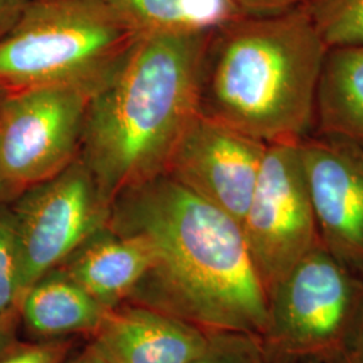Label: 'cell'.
Segmentation results:
<instances>
[{
	"label": "cell",
	"mask_w": 363,
	"mask_h": 363,
	"mask_svg": "<svg viewBox=\"0 0 363 363\" xmlns=\"http://www.w3.org/2000/svg\"><path fill=\"white\" fill-rule=\"evenodd\" d=\"M108 225L154 255L128 303L208 333L264 337L268 295L238 220L163 174L117 194Z\"/></svg>",
	"instance_id": "obj_1"
},
{
	"label": "cell",
	"mask_w": 363,
	"mask_h": 363,
	"mask_svg": "<svg viewBox=\"0 0 363 363\" xmlns=\"http://www.w3.org/2000/svg\"><path fill=\"white\" fill-rule=\"evenodd\" d=\"M213 31L139 37L116 73L91 94L78 157L111 203L123 190L166 174L199 113Z\"/></svg>",
	"instance_id": "obj_2"
},
{
	"label": "cell",
	"mask_w": 363,
	"mask_h": 363,
	"mask_svg": "<svg viewBox=\"0 0 363 363\" xmlns=\"http://www.w3.org/2000/svg\"><path fill=\"white\" fill-rule=\"evenodd\" d=\"M328 50L304 7L229 21L208 40L199 112L262 143H298Z\"/></svg>",
	"instance_id": "obj_3"
},
{
	"label": "cell",
	"mask_w": 363,
	"mask_h": 363,
	"mask_svg": "<svg viewBox=\"0 0 363 363\" xmlns=\"http://www.w3.org/2000/svg\"><path fill=\"white\" fill-rule=\"evenodd\" d=\"M139 37L112 0H28L0 39V88L66 85L93 94Z\"/></svg>",
	"instance_id": "obj_4"
},
{
	"label": "cell",
	"mask_w": 363,
	"mask_h": 363,
	"mask_svg": "<svg viewBox=\"0 0 363 363\" xmlns=\"http://www.w3.org/2000/svg\"><path fill=\"white\" fill-rule=\"evenodd\" d=\"M362 310V277L315 247L268 291V361H339Z\"/></svg>",
	"instance_id": "obj_5"
},
{
	"label": "cell",
	"mask_w": 363,
	"mask_h": 363,
	"mask_svg": "<svg viewBox=\"0 0 363 363\" xmlns=\"http://www.w3.org/2000/svg\"><path fill=\"white\" fill-rule=\"evenodd\" d=\"M111 205L79 157L13 198L10 206L22 259V296L39 277L104 229Z\"/></svg>",
	"instance_id": "obj_6"
},
{
	"label": "cell",
	"mask_w": 363,
	"mask_h": 363,
	"mask_svg": "<svg viewBox=\"0 0 363 363\" xmlns=\"http://www.w3.org/2000/svg\"><path fill=\"white\" fill-rule=\"evenodd\" d=\"M91 91L46 85L0 101V163L15 194L46 181L78 156Z\"/></svg>",
	"instance_id": "obj_7"
},
{
	"label": "cell",
	"mask_w": 363,
	"mask_h": 363,
	"mask_svg": "<svg viewBox=\"0 0 363 363\" xmlns=\"http://www.w3.org/2000/svg\"><path fill=\"white\" fill-rule=\"evenodd\" d=\"M298 143L268 144L241 222L267 295L300 259L322 245Z\"/></svg>",
	"instance_id": "obj_8"
},
{
	"label": "cell",
	"mask_w": 363,
	"mask_h": 363,
	"mask_svg": "<svg viewBox=\"0 0 363 363\" xmlns=\"http://www.w3.org/2000/svg\"><path fill=\"white\" fill-rule=\"evenodd\" d=\"M267 147L199 112L177 144L166 175L241 223Z\"/></svg>",
	"instance_id": "obj_9"
},
{
	"label": "cell",
	"mask_w": 363,
	"mask_h": 363,
	"mask_svg": "<svg viewBox=\"0 0 363 363\" xmlns=\"http://www.w3.org/2000/svg\"><path fill=\"white\" fill-rule=\"evenodd\" d=\"M322 245L363 279V150L335 139L298 143Z\"/></svg>",
	"instance_id": "obj_10"
},
{
	"label": "cell",
	"mask_w": 363,
	"mask_h": 363,
	"mask_svg": "<svg viewBox=\"0 0 363 363\" xmlns=\"http://www.w3.org/2000/svg\"><path fill=\"white\" fill-rule=\"evenodd\" d=\"M210 333L175 316L124 301L108 310L91 343L108 363H189Z\"/></svg>",
	"instance_id": "obj_11"
},
{
	"label": "cell",
	"mask_w": 363,
	"mask_h": 363,
	"mask_svg": "<svg viewBox=\"0 0 363 363\" xmlns=\"http://www.w3.org/2000/svg\"><path fill=\"white\" fill-rule=\"evenodd\" d=\"M154 255L139 237L109 225L93 234L60 268L106 308L127 301L152 267Z\"/></svg>",
	"instance_id": "obj_12"
},
{
	"label": "cell",
	"mask_w": 363,
	"mask_h": 363,
	"mask_svg": "<svg viewBox=\"0 0 363 363\" xmlns=\"http://www.w3.org/2000/svg\"><path fill=\"white\" fill-rule=\"evenodd\" d=\"M108 310L58 267L27 288L19 318L34 340H48L93 335Z\"/></svg>",
	"instance_id": "obj_13"
},
{
	"label": "cell",
	"mask_w": 363,
	"mask_h": 363,
	"mask_svg": "<svg viewBox=\"0 0 363 363\" xmlns=\"http://www.w3.org/2000/svg\"><path fill=\"white\" fill-rule=\"evenodd\" d=\"M315 123L325 138L363 150V45L333 48L327 52Z\"/></svg>",
	"instance_id": "obj_14"
},
{
	"label": "cell",
	"mask_w": 363,
	"mask_h": 363,
	"mask_svg": "<svg viewBox=\"0 0 363 363\" xmlns=\"http://www.w3.org/2000/svg\"><path fill=\"white\" fill-rule=\"evenodd\" d=\"M142 37L213 31L241 18L229 0H112Z\"/></svg>",
	"instance_id": "obj_15"
},
{
	"label": "cell",
	"mask_w": 363,
	"mask_h": 363,
	"mask_svg": "<svg viewBox=\"0 0 363 363\" xmlns=\"http://www.w3.org/2000/svg\"><path fill=\"white\" fill-rule=\"evenodd\" d=\"M301 7L330 49L363 45V0H308Z\"/></svg>",
	"instance_id": "obj_16"
},
{
	"label": "cell",
	"mask_w": 363,
	"mask_h": 363,
	"mask_svg": "<svg viewBox=\"0 0 363 363\" xmlns=\"http://www.w3.org/2000/svg\"><path fill=\"white\" fill-rule=\"evenodd\" d=\"M10 202L0 203V312L19 311L22 298V259Z\"/></svg>",
	"instance_id": "obj_17"
},
{
	"label": "cell",
	"mask_w": 363,
	"mask_h": 363,
	"mask_svg": "<svg viewBox=\"0 0 363 363\" xmlns=\"http://www.w3.org/2000/svg\"><path fill=\"white\" fill-rule=\"evenodd\" d=\"M261 337L242 333H210L208 346L189 363H268Z\"/></svg>",
	"instance_id": "obj_18"
},
{
	"label": "cell",
	"mask_w": 363,
	"mask_h": 363,
	"mask_svg": "<svg viewBox=\"0 0 363 363\" xmlns=\"http://www.w3.org/2000/svg\"><path fill=\"white\" fill-rule=\"evenodd\" d=\"M72 350L73 340L69 337L18 342L0 358V363H66Z\"/></svg>",
	"instance_id": "obj_19"
},
{
	"label": "cell",
	"mask_w": 363,
	"mask_h": 363,
	"mask_svg": "<svg viewBox=\"0 0 363 363\" xmlns=\"http://www.w3.org/2000/svg\"><path fill=\"white\" fill-rule=\"evenodd\" d=\"M240 16L283 13L304 6L308 0H229Z\"/></svg>",
	"instance_id": "obj_20"
},
{
	"label": "cell",
	"mask_w": 363,
	"mask_h": 363,
	"mask_svg": "<svg viewBox=\"0 0 363 363\" xmlns=\"http://www.w3.org/2000/svg\"><path fill=\"white\" fill-rule=\"evenodd\" d=\"M19 311L0 312V358L18 343Z\"/></svg>",
	"instance_id": "obj_21"
},
{
	"label": "cell",
	"mask_w": 363,
	"mask_h": 363,
	"mask_svg": "<svg viewBox=\"0 0 363 363\" xmlns=\"http://www.w3.org/2000/svg\"><path fill=\"white\" fill-rule=\"evenodd\" d=\"M27 1L28 0H0V39L18 22Z\"/></svg>",
	"instance_id": "obj_22"
},
{
	"label": "cell",
	"mask_w": 363,
	"mask_h": 363,
	"mask_svg": "<svg viewBox=\"0 0 363 363\" xmlns=\"http://www.w3.org/2000/svg\"><path fill=\"white\" fill-rule=\"evenodd\" d=\"M339 362L363 363V310L354 333L339 358Z\"/></svg>",
	"instance_id": "obj_23"
},
{
	"label": "cell",
	"mask_w": 363,
	"mask_h": 363,
	"mask_svg": "<svg viewBox=\"0 0 363 363\" xmlns=\"http://www.w3.org/2000/svg\"><path fill=\"white\" fill-rule=\"evenodd\" d=\"M66 363H108V361L91 342L84 350L78 352L77 355L70 357Z\"/></svg>",
	"instance_id": "obj_24"
},
{
	"label": "cell",
	"mask_w": 363,
	"mask_h": 363,
	"mask_svg": "<svg viewBox=\"0 0 363 363\" xmlns=\"http://www.w3.org/2000/svg\"><path fill=\"white\" fill-rule=\"evenodd\" d=\"M16 196L15 191L11 189V186L9 184V182L4 177V172L1 169V163H0V203L4 202H10Z\"/></svg>",
	"instance_id": "obj_25"
},
{
	"label": "cell",
	"mask_w": 363,
	"mask_h": 363,
	"mask_svg": "<svg viewBox=\"0 0 363 363\" xmlns=\"http://www.w3.org/2000/svg\"><path fill=\"white\" fill-rule=\"evenodd\" d=\"M268 363H281V362H268ZM307 363H335L334 361H327V359H319V358H311L307 359Z\"/></svg>",
	"instance_id": "obj_26"
},
{
	"label": "cell",
	"mask_w": 363,
	"mask_h": 363,
	"mask_svg": "<svg viewBox=\"0 0 363 363\" xmlns=\"http://www.w3.org/2000/svg\"><path fill=\"white\" fill-rule=\"evenodd\" d=\"M6 93H7V91H3V89H1V88H0V101H1V99H3V97H4V94H6Z\"/></svg>",
	"instance_id": "obj_27"
}]
</instances>
